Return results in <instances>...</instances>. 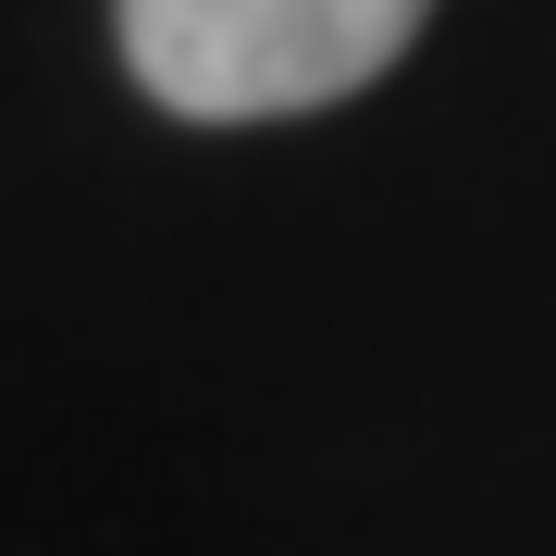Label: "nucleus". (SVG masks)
Wrapping results in <instances>:
<instances>
[{
	"label": "nucleus",
	"instance_id": "obj_1",
	"mask_svg": "<svg viewBox=\"0 0 556 556\" xmlns=\"http://www.w3.org/2000/svg\"><path fill=\"white\" fill-rule=\"evenodd\" d=\"M433 0H124V62L186 124H273L371 87Z\"/></svg>",
	"mask_w": 556,
	"mask_h": 556
}]
</instances>
